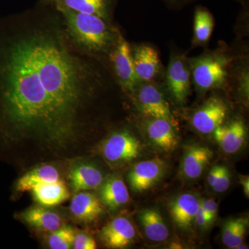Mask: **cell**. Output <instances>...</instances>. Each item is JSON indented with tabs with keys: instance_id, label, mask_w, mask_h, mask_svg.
Segmentation results:
<instances>
[{
	"instance_id": "4dcf8cb0",
	"label": "cell",
	"mask_w": 249,
	"mask_h": 249,
	"mask_svg": "<svg viewBox=\"0 0 249 249\" xmlns=\"http://www.w3.org/2000/svg\"><path fill=\"white\" fill-rule=\"evenodd\" d=\"M200 204L206 217L209 219L210 224H211L217 216L218 210L217 203L214 199H208L201 201Z\"/></svg>"
},
{
	"instance_id": "f546056e",
	"label": "cell",
	"mask_w": 249,
	"mask_h": 249,
	"mask_svg": "<svg viewBox=\"0 0 249 249\" xmlns=\"http://www.w3.org/2000/svg\"><path fill=\"white\" fill-rule=\"evenodd\" d=\"M237 76H236V79L238 85L239 91H242L245 95L246 98H249V71L248 67L239 70L237 71Z\"/></svg>"
},
{
	"instance_id": "484cf974",
	"label": "cell",
	"mask_w": 249,
	"mask_h": 249,
	"mask_svg": "<svg viewBox=\"0 0 249 249\" xmlns=\"http://www.w3.org/2000/svg\"><path fill=\"white\" fill-rule=\"evenodd\" d=\"M231 185V174L225 165L221 166L220 173L218 175L215 183L212 187L213 189L217 193H224L229 189Z\"/></svg>"
},
{
	"instance_id": "8fae6325",
	"label": "cell",
	"mask_w": 249,
	"mask_h": 249,
	"mask_svg": "<svg viewBox=\"0 0 249 249\" xmlns=\"http://www.w3.org/2000/svg\"><path fill=\"white\" fill-rule=\"evenodd\" d=\"M133 224L127 218L117 217L106 224L101 230V237L108 248L124 249L135 238Z\"/></svg>"
},
{
	"instance_id": "d4e9b609",
	"label": "cell",
	"mask_w": 249,
	"mask_h": 249,
	"mask_svg": "<svg viewBox=\"0 0 249 249\" xmlns=\"http://www.w3.org/2000/svg\"><path fill=\"white\" fill-rule=\"evenodd\" d=\"M74 230L70 227H62L52 232L48 238L49 247L52 249H69L73 245Z\"/></svg>"
},
{
	"instance_id": "30bf717a",
	"label": "cell",
	"mask_w": 249,
	"mask_h": 249,
	"mask_svg": "<svg viewBox=\"0 0 249 249\" xmlns=\"http://www.w3.org/2000/svg\"><path fill=\"white\" fill-rule=\"evenodd\" d=\"M163 165V162L159 158L139 162L128 175L131 188L137 193L150 189L161 178Z\"/></svg>"
},
{
	"instance_id": "4fadbf2b",
	"label": "cell",
	"mask_w": 249,
	"mask_h": 249,
	"mask_svg": "<svg viewBox=\"0 0 249 249\" xmlns=\"http://www.w3.org/2000/svg\"><path fill=\"white\" fill-rule=\"evenodd\" d=\"M213 157V152L206 145H187L181 163L183 175L189 179L199 178Z\"/></svg>"
},
{
	"instance_id": "ac0fdd59",
	"label": "cell",
	"mask_w": 249,
	"mask_h": 249,
	"mask_svg": "<svg viewBox=\"0 0 249 249\" xmlns=\"http://www.w3.org/2000/svg\"><path fill=\"white\" fill-rule=\"evenodd\" d=\"M20 217L24 222L41 231L53 232L63 226L60 214L40 205L26 210Z\"/></svg>"
},
{
	"instance_id": "7402d4cb",
	"label": "cell",
	"mask_w": 249,
	"mask_h": 249,
	"mask_svg": "<svg viewBox=\"0 0 249 249\" xmlns=\"http://www.w3.org/2000/svg\"><path fill=\"white\" fill-rule=\"evenodd\" d=\"M139 220L149 240L164 242L169 237V231L161 214L157 210H142L139 214Z\"/></svg>"
},
{
	"instance_id": "5bb4252c",
	"label": "cell",
	"mask_w": 249,
	"mask_h": 249,
	"mask_svg": "<svg viewBox=\"0 0 249 249\" xmlns=\"http://www.w3.org/2000/svg\"><path fill=\"white\" fill-rule=\"evenodd\" d=\"M200 206V200L191 193H183L172 201L170 213L175 224L183 230L191 229Z\"/></svg>"
},
{
	"instance_id": "9c48e42d",
	"label": "cell",
	"mask_w": 249,
	"mask_h": 249,
	"mask_svg": "<svg viewBox=\"0 0 249 249\" xmlns=\"http://www.w3.org/2000/svg\"><path fill=\"white\" fill-rule=\"evenodd\" d=\"M132 59L139 83L155 80L161 71L158 52L151 46L139 44L132 47Z\"/></svg>"
},
{
	"instance_id": "277c9868",
	"label": "cell",
	"mask_w": 249,
	"mask_h": 249,
	"mask_svg": "<svg viewBox=\"0 0 249 249\" xmlns=\"http://www.w3.org/2000/svg\"><path fill=\"white\" fill-rule=\"evenodd\" d=\"M132 94L135 96L139 110L147 117L165 119L174 125L176 124L169 103L154 81L139 83Z\"/></svg>"
},
{
	"instance_id": "44dd1931",
	"label": "cell",
	"mask_w": 249,
	"mask_h": 249,
	"mask_svg": "<svg viewBox=\"0 0 249 249\" xmlns=\"http://www.w3.org/2000/svg\"><path fill=\"white\" fill-rule=\"evenodd\" d=\"M57 9L94 15L109 19L110 0H55Z\"/></svg>"
},
{
	"instance_id": "d6986e66",
	"label": "cell",
	"mask_w": 249,
	"mask_h": 249,
	"mask_svg": "<svg viewBox=\"0 0 249 249\" xmlns=\"http://www.w3.org/2000/svg\"><path fill=\"white\" fill-rule=\"evenodd\" d=\"M72 188L76 191L94 190L101 186L104 178L101 170L90 164H80L72 168L69 175Z\"/></svg>"
},
{
	"instance_id": "f1b7e54d",
	"label": "cell",
	"mask_w": 249,
	"mask_h": 249,
	"mask_svg": "<svg viewBox=\"0 0 249 249\" xmlns=\"http://www.w3.org/2000/svg\"><path fill=\"white\" fill-rule=\"evenodd\" d=\"M241 219H242V217L231 219L227 221L224 224L222 230V240L224 245L227 246V247L230 243L232 236L235 233L236 229L240 224Z\"/></svg>"
},
{
	"instance_id": "7a4b0ae2",
	"label": "cell",
	"mask_w": 249,
	"mask_h": 249,
	"mask_svg": "<svg viewBox=\"0 0 249 249\" xmlns=\"http://www.w3.org/2000/svg\"><path fill=\"white\" fill-rule=\"evenodd\" d=\"M61 13L67 34L80 49L94 55H109L121 34L109 19L74 11Z\"/></svg>"
},
{
	"instance_id": "603a6c76",
	"label": "cell",
	"mask_w": 249,
	"mask_h": 249,
	"mask_svg": "<svg viewBox=\"0 0 249 249\" xmlns=\"http://www.w3.org/2000/svg\"><path fill=\"white\" fill-rule=\"evenodd\" d=\"M61 179L58 170L50 165H44L30 170L19 178L16 190L19 192L30 191L33 186L43 181Z\"/></svg>"
},
{
	"instance_id": "7c38bea8",
	"label": "cell",
	"mask_w": 249,
	"mask_h": 249,
	"mask_svg": "<svg viewBox=\"0 0 249 249\" xmlns=\"http://www.w3.org/2000/svg\"><path fill=\"white\" fill-rule=\"evenodd\" d=\"M214 140L223 151L235 154L245 143L247 128L242 119H236L227 124H222L213 132Z\"/></svg>"
},
{
	"instance_id": "e0dca14e",
	"label": "cell",
	"mask_w": 249,
	"mask_h": 249,
	"mask_svg": "<svg viewBox=\"0 0 249 249\" xmlns=\"http://www.w3.org/2000/svg\"><path fill=\"white\" fill-rule=\"evenodd\" d=\"M146 132L149 139L156 146L165 152L173 151L178 145V136L174 124L162 119L149 118Z\"/></svg>"
},
{
	"instance_id": "6da1fadb",
	"label": "cell",
	"mask_w": 249,
	"mask_h": 249,
	"mask_svg": "<svg viewBox=\"0 0 249 249\" xmlns=\"http://www.w3.org/2000/svg\"><path fill=\"white\" fill-rule=\"evenodd\" d=\"M93 79L52 33L0 37V131L63 145L74 135Z\"/></svg>"
},
{
	"instance_id": "8992f818",
	"label": "cell",
	"mask_w": 249,
	"mask_h": 249,
	"mask_svg": "<svg viewBox=\"0 0 249 249\" xmlns=\"http://www.w3.org/2000/svg\"><path fill=\"white\" fill-rule=\"evenodd\" d=\"M109 57L121 88L124 91L133 93L140 83L134 70L132 47L122 35L111 50Z\"/></svg>"
},
{
	"instance_id": "4316f807",
	"label": "cell",
	"mask_w": 249,
	"mask_h": 249,
	"mask_svg": "<svg viewBox=\"0 0 249 249\" xmlns=\"http://www.w3.org/2000/svg\"><path fill=\"white\" fill-rule=\"evenodd\" d=\"M248 224V219L242 217L240 224L236 229L235 233H234L231 240L230 243L228 246L229 248L237 249L241 245L243 244Z\"/></svg>"
},
{
	"instance_id": "5b68a950",
	"label": "cell",
	"mask_w": 249,
	"mask_h": 249,
	"mask_svg": "<svg viewBox=\"0 0 249 249\" xmlns=\"http://www.w3.org/2000/svg\"><path fill=\"white\" fill-rule=\"evenodd\" d=\"M167 90L175 102L186 104L191 93V72L188 58L183 54L174 53L170 56L165 71Z\"/></svg>"
},
{
	"instance_id": "d6a6232c",
	"label": "cell",
	"mask_w": 249,
	"mask_h": 249,
	"mask_svg": "<svg viewBox=\"0 0 249 249\" xmlns=\"http://www.w3.org/2000/svg\"><path fill=\"white\" fill-rule=\"evenodd\" d=\"M221 166L222 165H215V166L213 167L211 171L209 172V176H208V183L211 188L213 186L218 178V175L220 173Z\"/></svg>"
},
{
	"instance_id": "ba28073f",
	"label": "cell",
	"mask_w": 249,
	"mask_h": 249,
	"mask_svg": "<svg viewBox=\"0 0 249 249\" xmlns=\"http://www.w3.org/2000/svg\"><path fill=\"white\" fill-rule=\"evenodd\" d=\"M227 114V104L222 98L211 96L193 113L192 125L201 134L213 133L224 122Z\"/></svg>"
},
{
	"instance_id": "2e32d148",
	"label": "cell",
	"mask_w": 249,
	"mask_h": 249,
	"mask_svg": "<svg viewBox=\"0 0 249 249\" xmlns=\"http://www.w3.org/2000/svg\"><path fill=\"white\" fill-rule=\"evenodd\" d=\"M70 211L78 222L89 223L96 220L103 213L101 200L91 193L80 192L72 198Z\"/></svg>"
},
{
	"instance_id": "ffe728a7",
	"label": "cell",
	"mask_w": 249,
	"mask_h": 249,
	"mask_svg": "<svg viewBox=\"0 0 249 249\" xmlns=\"http://www.w3.org/2000/svg\"><path fill=\"white\" fill-rule=\"evenodd\" d=\"M100 187L101 201L109 209H119L128 202V189L122 178L119 177H111L103 181Z\"/></svg>"
},
{
	"instance_id": "cb8c5ba5",
	"label": "cell",
	"mask_w": 249,
	"mask_h": 249,
	"mask_svg": "<svg viewBox=\"0 0 249 249\" xmlns=\"http://www.w3.org/2000/svg\"><path fill=\"white\" fill-rule=\"evenodd\" d=\"M214 28V18L204 8L196 9L194 17L193 44L196 47L205 46L209 42Z\"/></svg>"
},
{
	"instance_id": "9a60e30c",
	"label": "cell",
	"mask_w": 249,
	"mask_h": 249,
	"mask_svg": "<svg viewBox=\"0 0 249 249\" xmlns=\"http://www.w3.org/2000/svg\"><path fill=\"white\" fill-rule=\"evenodd\" d=\"M29 192L37 204L47 208L62 204L70 196L66 183L62 179L41 181Z\"/></svg>"
},
{
	"instance_id": "1f68e13d",
	"label": "cell",
	"mask_w": 249,
	"mask_h": 249,
	"mask_svg": "<svg viewBox=\"0 0 249 249\" xmlns=\"http://www.w3.org/2000/svg\"><path fill=\"white\" fill-rule=\"evenodd\" d=\"M194 223H196L198 227L201 228L207 227L209 224H211L209 219L206 217V214L203 211L202 208H201V204L197 213H196V217H195Z\"/></svg>"
},
{
	"instance_id": "52a82bcc",
	"label": "cell",
	"mask_w": 249,
	"mask_h": 249,
	"mask_svg": "<svg viewBox=\"0 0 249 249\" xmlns=\"http://www.w3.org/2000/svg\"><path fill=\"white\" fill-rule=\"evenodd\" d=\"M140 141L129 132H116L106 141L102 147L103 157L111 163L132 161L140 155Z\"/></svg>"
},
{
	"instance_id": "836d02e7",
	"label": "cell",
	"mask_w": 249,
	"mask_h": 249,
	"mask_svg": "<svg viewBox=\"0 0 249 249\" xmlns=\"http://www.w3.org/2000/svg\"><path fill=\"white\" fill-rule=\"evenodd\" d=\"M240 183L243 188L244 193L247 198L249 196V176H240Z\"/></svg>"
},
{
	"instance_id": "3957f363",
	"label": "cell",
	"mask_w": 249,
	"mask_h": 249,
	"mask_svg": "<svg viewBox=\"0 0 249 249\" xmlns=\"http://www.w3.org/2000/svg\"><path fill=\"white\" fill-rule=\"evenodd\" d=\"M192 81L199 93L225 89L232 58L224 52H210L188 59Z\"/></svg>"
},
{
	"instance_id": "83f0119b",
	"label": "cell",
	"mask_w": 249,
	"mask_h": 249,
	"mask_svg": "<svg viewBox=\"0 0 249 249\" xmlns=\"http://www.w3.org/2000/svg\"><path fill=\"white\" fill-rule=\"evenodd\" d=\"M73 249H95L97 248L96 241L92 237L83 232L76 234L73 240Z\"/></svg>"
}]
</instances>
